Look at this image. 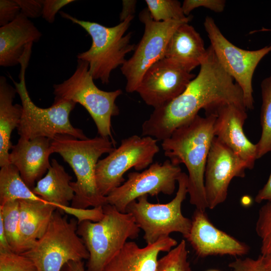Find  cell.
I'll return each instance as SVG.
<instances>
[{"instance_id":"30bf717a","label":"cell","mask_w":271,"mask_h":271,"mask_svg":"<svg viewBox=\"0 0 271 271\" xmlns=\"http://www.w3.org/2000/svg\"><path fill=\"white\" fill-rule=\"evenodd\" d=\"M157 140L152 137L133 135L121 140L105 158L96 166L95 178L100 193L107 196L124 181L123 175L133 168L141 171L150 166L159 152Z\"/></svg>"},{"instance_id":"52a82bcc","label":"cell","mask_w":271,"mask_h":271,"mask_svg":"<svg viewBox=\"0 0 271 271\" xmlns=\"http://www.w3.org/2000/svg\"><path fill=\"white\" fill-rule=\"evenodd\" d=\"M77 220L56 209L45 234L22 254L29 257L38 271H61L70 261L88 259L89 252L77 233Z\"/></svg>"},{"instance_id":"60d3db41","label":"cell","mask_w":271,"mask_h":271,"mask_svg":"<svg viewBox=\"0 0 271 271\" xmlns=\"http://www.w3.org/2000/svg\"><path fill=\"white\" fill-rule=\"evenodd\" d=\"M61 271H86L84 261H70L63 266Z\"/></svg>"},{"instance_id":"b9f144b4","label":"cell","mask_w":271,"mask_h":271,"mask_svg":"<svg viewBox=\"0 0 271 271\" xmlns=\"http://www.w3.org/2000/svg\"><path fill=\"white\" fill-rule=\"evenodd\" d=\"M263 262L267 271H271V253L262 255Z\"/></svg>"},{"instance_id":"8992f818","label":"cell","mask_w":271,"mask_h":271,"mask_svg":"<svg viewBox=\"0 0 271 271\" xmlns=\"http://www.w3.org/2000/svg\"><path fill=\"white\" fill-rule=\"evenodd\" d=\"M31 54V52H27L20 64V81L16 82L11 78L20 97L23 107L17 127L20 138L30 140L45 137L52 140L58 134H67L80 140L87 139L82 130L74 127L69 120L70 112L76 103L69 100L54 101L51 106L43 108L37 106L32 101L25 81L26 68Z\"/></svg>"},{"instance_id":"9a60e30c","label":"cell","mask_w":271,"mask_h":271,"mask_svg":"<svg viewBox=\"0 0 271 271\" xmlns=\"http://www.w3.org/2000/svg\"><path fill=\"white\" fill-rule=\"evenodd\" d=\"M246 169L245 163L214 137L204 173L208 208L213 209L226 200L231 180L234 177H244Z\"/></svg>"},{"instance_id":"2e32d148","label":"cell","mask_w":271,"mask_h":271,"mask_svg":"<svg viewBox=\"0 0 271 271\" xmlns=\"http://www.w3.org/2000/svg\"><path fill=\"white\" fill-rule=\"evenodd\" d=\"M186 239L200 257L217 255L243 256L250 250L248 245L215 227L205 210L202 209L194 211Z\"/></svg>"},{"instance_id":"7bdbcfd3","label":"cell","mask_w":271,"mask_h":271,"mask_svg":"<svg viewBox=\"0 0 271 271\" xmlns=\"http://www.w3.org/2000/svg\"><path fill=\"white\" fill-rule=\"evenodd\" d=\"M258 32H271V29H267V28H262L261 29L257 30V31L254 30V31H251V32H250V34H253L254 33H256Z\"/></svg>"},{"instance_id":"4316f807","label":"cell","mask_w":271,"mask_h":271,"mask_svg":"<svg viewBox=\"0 0 271 271\" xmlns=\"http://www.w3.org/2000/svg\"><path fill=\"white\" fill-rule=\"evenodd\" d=\"M0 217L3 219L12 251L19 254L24 252L20 236L19 200L9 202L0 206Z\"/></svg>"},{"instance_id":"e0dca14e","label":"cell","mask_w":271,"mask_h":271,"mask_svg":"<svg viewBox=\"0 0 271 271\" xmlns=\"http://www.w3.org/2000/svg\"><path fill=\"white\" fill-rule=\"evenodd\" d=\"M246 109L233 104L220 108L214 125V136L232 150L246 165L253 168L257 160L256 145L245 136L243 126L247 118Z\"/></svg>"},{"instance_id":"6da1fadb","label":"cell","mask_w":271,"mask_h":271,"mask_svg":"<svg viewBox=\"0 0 271 271\" xmlns=\"http://www.w3.org/2000/svg\"><path fill=\"white\" fill-rule=\"evenodd\" d=\"M228 104L246 109L241 89L223 68L210 46L198 74L181 94L154 108L142 124V136L163 141L192 120L201 109L205 110L206 115L216 114Z\"/></svg>"},{"instance_id":"5b68a950","label":"cell","mask_w":271,"mask_h":271,"mask_svg":"<svg viewBox=\"0 0 271 271\" xmlns=\"http://www.w3.org/2000/svg\"><path fill=\"white\" fill-rule=\"evenodd\" d=\"M59 13L63 18L79 25L90 35L92 39L90 48L78 54L77 59L88 63L89 71L94 80L108 83L111 72L124 64L126 55L135 49L136 45L130 43L131 33L125 35L133 16L116 26L108 27L96 22L78 20L63 11Z\"/></svg>"},{"instance_id":"484cf974","label":"cell","mask_w":271,"mask_h":271,"mask_svg":"<svg viewBox=\"0 0 271 271\" xmlns=\"http://www.w3.org/2000/svg\"><path fill=\"white\" fill-rule=\"evenodd\" d=\"M260 89L261 133L259 141L256 144L257 159L271 152V74L261 81Z\"/></svg>"},{"instance_id":"d590c367","label":"cell","mask_w":271,"mask_h":271,"mask_svg":"<svg viewBox=\"0 0 271 271\" xmlns=\"http://www.w3.org/2000/svg\"><path fill=\"white\" fill-rule=\"evenodd\" d=\"M74 0H42V18L49 23L55 21V16L59 10Z\"/></svg>"},{"instance_id":"277c9868","label":"cell","mask_w":271,"mask_h":271,"mask_svg":"<svg viewBox=\"0 0 271 271\" xmlns=\"http://www.w3.org/2000/svg\"><path fill=\"white\" fill-rule=\"evenodd\" d=\"M103 217L97 222L78 223L77 233L88 252L86 271H102L106 264L123 247L128 239L138 237L141 229L129 213L114 206H103Z\"/></svg>"},{"instance_id":"ee69618b","label":"cell","mask_w":271,"mask_h":271,"mask_svg":"<svg viewBox=\"0 0 271 271\" xmlns=\"http://www.w3.org/2000/svg\"><path fill=\"white\" fill-rule=\"evenodd\" d=\"M209 271H218V270H209Z\"/></svg>"},{"instance_id":"ab89813d","label":"cell","mask_w":271,"mask_h":271,"mask_svg":"<svg viewBox=\"0 0 271 271\" xmlns=\"http://www.w3.org/2000/svg\"><path fill=\"white\" fill-rule=\"evenodd\" d=\"M0 251H12L8 243L3 219L0 217Z\"/></svg>"},{"instance_id":"f35d334b","label":"cell","mask_w":271,"mask_h":271,"mask_svg":"<svg viewBox=\"0 0 271 271\" xmlns=\"http://www.w3.org/2000/svg\"><path fill=\"white\" fill-rule=\"evenodd\" d=\"M122 9L120 14V22H122L130 16H133L137 1L125 0L122 1Z\"/></svg>"},{"instance_id":"9c48e42d","label":"cell","mask_w":271,"mask_h":271,"mask_svg":"<svg viewBox=\"0 0 271 271\" xmlns=\"http://www.w3.org/2000/svg\"><path fill=\"white\" fill-rule=\"evenodd\" d=\"M175 197L165 204L150 203L148 195L140 197L127 206L126 212L132 215L135 222L144 232V239L147 244H152L163 237L178 232L184 238L188 235L191 220L185 217L181 206L188 194V175L180 174Z\"/></svg>"},{"instance_id":"7a4b0ae2","label":"cell","mask_w":271,"mask_h":271,"mask_svg":"<svg viewBox=\"0 0 271 271\" xmlns=\"http://www.w3.org/2000/svg\"><path fill=\"white\" fill-rule=\"evenodd\" d=\"M216 114L197 115L177 128L161 146L166 157L176 165L183 164L188 175L190 203L196 209L208 208L204 188V173L208 153L214 138Z\"/></svg>"},{"instance_id":"4dcf8cb0","label":"cell","mask_w":271,"mask_h":271,"mask_svg":"<svg viewBox=\"0 0 271 271\" xmlns=\"http://www.w3.org/2000/svg\"><path fill=\"white\" fill-rule=\"evenodd\" d=\"M0 271H38L28 256L12 251H0Z\"/></svg>"},{"instance_id":"ba28073f","label":"cell","mask_w":271,"mask_h":271,"mask_svg":"<svg viewBox=\"0 0 271 271\" xmlns=\"http://www.w3.org/2000/svg\"><path fill=\"white\" fill-rule=\"evenodd\" d=\"M93 80L89 71L88 63L77 59L73 74L62 83L53 85L54 101L69 100L80 104L91 116L100 136L110 137L114 141L111 120L112 116L119 113L115 101L122 94V90H102Z\"/></svg>"},{"instance_id":"f1b7e54d","label":"cell","mask_w":271,"mask_h":271,"mask_svg":"<svg viewBox=\"0 0 271 271\" xmlns=\"http://www.w3.org/2000/svg\"><path fill=\"white\" fill-rule=\"evenodd\" d=\"M188 253L186 241L182 240L158 260L156 271H192Z\"/></svg>"},{"instance_id":"44dd1931","label":"cell","mask_w":271,"mask_h":271,"mask_svg":"<svg viewBox=\"0 0 271 271\" xmlns=\"http://www.w3.org/2000/svg\"><path fill=\"white\" fill-rule=\"evenodd\" d=\"M207 54L204 41L194 28L185 23L171 36L165 58L177 62L189 72L200 66Z\"/></svg>"},{"instance_id":"ffe728a7","label":"cell","mask_w":271,"mask_h":271,"mask_svg":"<svg viewBox=\"0 0 271 271\" xmlns=\"http://www.w3.org/2000/svg\"><path fill=\"white\" fill-rule=\"evenodd\" d=\"M170 236L140 247L134 241H127L106 264L102 271H156L160 252H169L177 245Z\"/></svg>"},{"instance_id":"d4e9b609","label":"cell","mask_w":271,"mask_h":271,"mask_svg":"<svg viewBox=\"0 0 271 271\" xmlns=\"http://www.w3.org/2000/svg\"><path fill=\"white\" fill-rule=\"evenodd\" d=\"M1 168L0 206L21 200L44 201L27 186L15 166L9 164Z\"/></svg>"},{"instance_id":"8d00e7d4","label":"cell","mask_w":271,"mask_h":271,"mask_svg":"<svg viewBox=\"0 0 271 271\" xmlns=\"http://www.w3.org/2000/svg\"><path fill=\"white\" fill-rule=\"evenodd\" d=\"M21 9V13L27 18L36 19L42 15V0H15Z\"/></svg>"},{"instance_id":"8fae6325","label":"cell","mask_w":271,"mask_h":271,"mask_svg":"<svg viewBox=\"0 0 271 271\" xmlns=\"http://www.w3.org/2000/svg\"><path fill=\"white\" fill-rule=\"evenodd\" d=\"M139 19L145 25L144 34L132 56L120 67L126 80L125 90L128 93L136 91L146 71L165 58L171 36L179 26L188 23L191 17L181 20L158 22L152 19L148 9H144L140 13Z\"/></svg>"},{"instance_id":"7c38bea8","label":"cell","mask_w":271,"mask_h":271,"mask_svg":"<svg viewBox=\"0 0 271 271\" xmlns=\"http://www.w3.org/2000/svg\"><path fill=\"white\" fill-rule=\"evenodd\" d=\"M204 27L219 63L241 89L245 108L253 109V74L260 61L271 52V44L255 50L242 49L226 39L212 17L205 18Z\"/></svg>"},{"instance_id":"f546056e","label":"cell","mask_w":271,"mask_h":271,"mask_svg":"<svg viewBox=\"0 0 271 271\" xmlns=\"http://www.w3.org/2000/svg\"><path fill=\"white\" fill-rule=\"evenodd\" d=\"M255 231L261 240V255L271 253V200L260 207Z\"/></svg>"},{"instance_id":"4fadbf2b","label":"cell","mask_w":271,"mask_h":271,"mask_svg":"<svg viewBox=\"0 0 271 271\" xmlns=\"http://www.w3.org/2000/svg\"><path fill=\"white\" fill-rule=\"evenodd\" d=\"M182 172L179 165L169 159L162 163H153L141 172H130L127 180L106 196L107 204L125 213L127 205L141 196L172 195Z\"/></svg>"},{"instance_id":"e575fe53","label":"cell","mask_w":271,"mask_h":271,"mask_svg":"<svg viewBox=\"0 0 271 271\" xmlns=\"http://www.w3.org/2000/svg\"><path fill=\"white\" fill-rule=\"evenodd\" d=\"M228 266L233 271H267L261 255L257 259L237 258Z\"/></svg>"},{"instance_id":"74e56055","label":"cell","mask_w":271,"mask_h":271,"mask_svg":"<svg viewBox=\"0 0 271 271\" xmlns=\"http://www.w3.org/2000/svg\"><path fill=\"white\" fill-rule=\"evenodd\" d=\"M254 200L258 203L271 200V173L267 182L258 192Z\"/></svg>"},{"instance_id":"cb8c5ba5","label":"cell","mask_w":271,"mask_h":271,"mask_svg":"<svg viewBox=\"0 0 271 271\" xmlns=\"http://www.w3.org/2000/svg\"><path fill=\"white\" fill-rule=\"evenodd\" d=\"M16 88L9 84L6 78L0 77V167L10 163V150L13 145L11 141L13 130L17 128L23 112L22 105L13 104Z\"/></svg>"},{"instance_id":"d6a6232c","label":"cell","mask_w":271,"mask_h":271,"mask_svg":"<svg viewBox=\"0 0 271 271\" xmlns=\"http://www.w3.org/2000/svg\"><path fill=\"white\" fill-rule=\"evenodd\" d=\"M226 1L224 0H185L182 5L184 15L188 17L196 8L203 7L216 13H221L224 10Z\"/></svg>"},{"instance_id":"ac0fdd59","label":"cell","mask_w":271,"mask_h":271,"mask_svg":"<svg viewBox=\"0 0 271 271\" xmlns=\"http://www.w3.org/2000/svg\"><path fill=\"white\" fill-rule=\"evenodd\" d=\"M51 140L38 137L33 140L20 138L10 153V163L19 170L20 175L32 189L51 166L49 157L53 153Z\"/></svg>"},{"instance_id":"d6986e66","label":"cell","mask_w":271,"mask_h":271,"mask_svg":"<svg viewBox=\"0 0 271 271\" xmlns=\"http://www.w3.org/2000/svg\"><path fill=\"white\" fill-rule=\"evenodd\" d=\"M42 34L21 13L12 23L0 27V66L20 64L27 51L38 42Z\"/></svg>"},{"instance_id":"83f0119b","label":"cell","mask_w":271,"mask_h":271,"mask_svg":"<svg viewBox=\"0 0 271 271\" xmlns=\"http://www.w3.org/2000/svg\"><path fill=\"white\" fill-rule=\"evenodd\" d=\"M148 10L156 22L181 20L186 19L182 5L177 0H146Z\"/></svg>"},{"instance_id":"3957f363","label":"cell","mask_w":271,"mask_h":271,"mask_svg":"<svg viewBox=\"0 0 271 271\" xmlns=\"http://www.w3.org/2000/svg\"><path fill=\"white\" fill-rule=\"evenodd\" d=\"M51 141L53 152L69 165L76 177L75 182L70 183L74 192L70 206L87 209L107 204L106 196L97 186L95 169L99 158L112 152L115 143L107 137L80 140L67 134H58Z\"/></svg>"},{"instance_id":"5bb4252c","label":"cell","mask_w":271,"mask_h":271,"mask_svg":"<svg viewBox=\"0 0 271 271\" xmlns=\"http://www.w3.org/2000/svg\"><path fill=\"white\" fill-rule=\"evenodd\" d=\"M195 76L174 61L164 58L146 71L136 92L146 104L156 108L181 94Z\"/></svg>"},{"instance_id":"1f68e13d","label":"cell","mask_w":271,"mask_h":271,"mask_svg":"<svg viewBox=\"0 0 271 271\" xmlns=\"http://www.w3.org/2000/svg\"><path fill=\"white\" fill-rule=\"evenodd\" d=\"M60 211L76 217L78 223L84 221H99L103 218L104 214L103 206L80 209L73 208L70 205L62 207Z\"/></svg>"},{"instance_id":"836d02e7","label":"cell","mask_w":271,"mask_h":271,"mask_svg":"<svg viewBox=\"0 0 271 271\" xmlns=\"http://www.w3.org/2000/svg\"><path fill=\"white\" fill-rule=\"evenodd\" d=\"M21 14V9L15 0L0 1V26H6L15 20Z\"/></svg>"},{"instance_id":"7402d4cb","label":"cell","mask_w":271,"mask_h":271,"mask_svg":"<svg viewBox=\"0 0 271 271\" xmlns=\"http://www.w3.org/2000/svg\"><path fill=\"white\" fill-rule=\"evenodd\" d=\"M19 201L20 236L25 252L45 234L57 208L42 201Z\"/></svg>"},{"instance_id":"603a6c76","label":"cell","mask_w":271,"mask_h":271,"mask_svg":"<svg viewBox=\"0 0 271 271\" xmlns=\"http://www.w3.org/2000/svg\"><path fill=\"white\" fill-rule=\"evenodd\" d=\"M72 179L64 167L56 160L52 159L46 174L36 183L32 191L60 210L62 207L70 206L74 197L70 185Z\"/></svg>"}]
</instances>
